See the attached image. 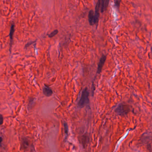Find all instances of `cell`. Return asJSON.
Returning a JSON list of instances; mask_svg holds the SVG:
<instances>
[{
	"label": "cell",
	"mask_w": 152,
	"mask_h": 152,
	"mask_svg": "<svg viewBox=\"0 0 152 152\" xmlns=\"http://www.w3.org/2000/svg\"><path fill=\"white\" fill-rule=\"evenodd\" d=\"M89 93L88 91V88H85L82 91L81 98L78 102L79 106L80 108H82L86 104L89 103Z\"/></svg>",
	"instance_id": "1"
},
{
	"label": "cell",
	"mask_w": 152,
	"mask_h": 152,
	"mask_svg": "<svg viewBox=\"0 0 152 152\" xmlns=\"http://www.w3.org/2000/svg\"><path fill=\"white\" fill-rule=\"evenodd\" d=\"M130 111V107L126 104H121L116 109V112L121 116L127 115Z\"/></svg>",
	"instance_id": "2"
},
{
	"label": "cell",
	"mask_w": 152,
	"mask_h": 152,
	"mask_svg": "<svg viewBox=\"0 0 152 152\" xmlns=\"http://www.w3.org/2000/svg\"><path fill=\"white\" fill-rule=\"evenodd\" d=\"M88 20L91 25H93L98 23V21L95 18V13L92 10H91L88 14Z\"/></svg>",
	"instance_id": "3"
},
{
	"label": "cell",
	"mask_w": 152,
	"mask_h": 152,
	"mask_svg": "<svg viewBox=\"0 0 152 152\" xmlns=\"http://www.w3.org/2000/svg\"><path fill=\"white\" fill-rule=\"evenodd\" d=\"M106 60V56L105 55H103L101 57V59L98 64V68H97V74H100L102 71L104 64L105 63Z\"/></svg>",
	"instance_id": "4"
},
{
	"label": "cell",
	"mask_w": 152,
	"mask_h": 152,
	"mask_svg": "<svg viewBox=\"0 0 152 152\" xmlns=\"http://www.w3.org/2000/svg\"><path fill=\"white\" fill-rule=\"evenodd\" d=\"M43 94H44L46 96H51L52 95L53 92L52 91L51 89V88H50L48 86H45L44 88H43Z\"/></svg>",
	"instance_id": "5"
},
{
	"label": "cell",
	"mask_w": 152,
	"mask_h": 152,
	"mask_svg": "<svg viewBox=\"0 0 152 152\" xmlns=\"http://www.w3.org/2000/svg\"><path fill=\"white\" fill-rule=\"evenodd\" d=\"M81 142H82V143L83 144V146L85 145L86 144H88V136L85 134L81 138Z\"/></svg>",
	"instance_id": "6"
},
{
	"label": "cell",
	"mask_w": 152,
	"mask_h": 152,
	"mask_svg": "<svg viewBox=\"0 0 152 152\" xmlns=\"http://www.w3.org/2000/svg\"><path fill=\"white\" fill-rule=\"evenodd\" d=\"M14 27H15V26H14V25H11V27L10 33V36L11 41H12V40H13V33L14 32Z\"/></svg>",
	"instance_id": "7"
},
{
	"label": "cell",
	"mask_w": 152,
	"mask_h": 152,
	"mask_svg": "<svg viewBox=\"0 0 152 152\" xmlns=\"http://www.w3.org/2000/svg\"><path fill=\"white\" fill-rule=\"evenodd\" d=\"M101 12L103 13L105 10V0H101Z\"/></svg>",
	"instance_id": "8"
},
{
	"label": "cell",
	"mask_w": 152,
	"mask_h": 152,
	"mask_svg": "<svg viewBox=\"0 0 152 152\" xmlns=\"http://www.w3.org/2000/svg\"><path fill=\"white\" fill-rule=\"evenodd\" d=\"M58 33V30H55L53 31L52 33H50L49 35V38H53V37H54V36L56 35L57 33Z\"/></svg>",
	"instance_id": "9"
},
{
	"label": "cell",
	"mask_w": 152,
	"mask_h": 152,
	"mask_svg": "<svg viewBox=\"0 0 152 152\" xmlns=\"http://www.w3.org/2000/svg\"><path fill=\"white\" fill-rule=\"evenodd\" d=\"M64 129L65 133L66 134H67L68 133V126L67 123L66 122L64 123Z\"/></svg>",
	"instance_id": "10"
},
{
	"label": "cell",
	"mask_w": 152,
	"mask_h": 152,
	"mask_svg": "<svg viewBox=\"0 0 152 152\" xmlns=\"http://www.w3.org/2000/svg\"><path fill=\"white\" fill-rule=\"evenodd\" d=\"M109 2V0H105V10H106V9L107 8V7H108V6Z\"/></svg>",
	"instance_id": "11"
},
{
	"label": "cell",
	"mask_w": 152,
	"mask_h": 152,
	"mask_svg": "<svg viewBox=\"0 0 152 152\" xmlns=\"http://www.w3.org/2000/svg\"><path fill=\"white\" fill-rule=\"evenodd\" d=\"M34 42H32H32H30V43H27V44L26 45V48H27V47H28L29 46H30V45H31L32 44H33V43H34Z\"/></svg>",
	"instance_id": "12"
},
{
	"label": "cell",
	"mask_w": 152,
	"mask_h": 152,
	"mask_svg": "<svg viewBox=\"0 0 152 152\" xmlns=\"http://www.w3.org/2000/svg\"><path fill=\"white\" fill-rule=\"evenodd\" d=\"M3 122V118L2 115H0V124H2Z\"/></svg>",
	"instance_id": "13"
},
{
	"label": "cell",
	"mask_w": 152,
	"mask_h": 152,
	"mask_svg": "<svg viewBox=\"0 0 152 152\" xmlns=\"http://www.w3.org/2000/svg\"><path fill=\"white\" fill-rule=\"evenodd\" d=\"M0 144H1V143H2V138L1 137H0Z\"/></svg>",
	"instance_id": "14"
}]
</instances>
